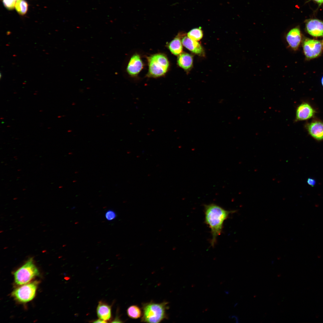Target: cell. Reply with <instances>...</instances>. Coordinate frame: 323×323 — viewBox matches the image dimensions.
Here are the masks:
<instances>
[{"instance_id":"obj_5","label":"cell","mask_w":323,"mask_h":323,"mask_svg":"<svg viewBox=\"0 0 323 323\" xmlns=\"http://www.w3.org/2000/svg\"><path fill=\"white\" fill-rule=\"evenodd\" d=\"M38 284V281H35L22 285L14 290L12 292V295L19 302L22 303L29 302L34 297Z\"/></svg>"},{"instance_id":"obj_19","label":"cell","mask_w":323,"mask_h":323,"mask_svg":"<svg viewBox=\"0 0 323 323\" xmlns=\"http://www.w3.org/2000/svg\"><path fill=\"white\" fill-rule=\"evenodd\" d=\"M3 3L5 7L9 10L13 9L16 4L14 0H3Z\"/></svg>"},{"instance_id":"obj_9","label":"cell","mask_w":323,"mask_h":323,"mask_svg":"<svg viewBox=\"0 0 323 323\" xmlns=\"http://www.w3.org/2000/svg\"><path fill=\"white\" fill-rule=\"evenodd\" d=\"M315 111L309 104L304 103L301 104L297 107L296 114V121L307 120L312 117Z\"/></svg>"},{"instance_id":"obj_22","label":"cell","mask_w":323,"mask_h":323,"mask_svg":"<svg viewBox=\"0 0 323 323\" xmlns=\"http://www.w3.org/2000/svg\"><path fill=\"white\" fill-rule=\"evenodd\" d=\"M107 322L100 319L94 320L93 322L94 323H106Z\"/></svg>"},{"instance_id":"obj_10","label":"cell","mask_w":323,"mask_h":323,"mask_svg":"<svg viewBox=\"0 0 323 323\" xmlns=\"http://www.w3.org/2000/svg\"><path fill=\"white\" fill-rule=\"evenodd\" d=\"M307 129L310 135L318 141L323 140V122L314 121L308 124Z\"/></svg>"},{"instance_id":"obj_12","label":"cell","mask_w":323,"mask_h":323,"mask_svg":"<svg viewBox=\"0 0 323 323\" xmlns=\"http://www.w3.org/2000/svg\"><path fill=\"white\" fill-rule=\"evenodd\" d=\"M182 45L192 52L199 55H203V49L197 41L192 40L188 36H185L182 39Z\"/></svg>"},{"instance_id":"obj_20","label":"cell","mask_w":323,"mask_h":323,"mask_svg":"<svg viewBox=\"0 0 323 323\" xmlns=\"http://www.w3.org/2000/svg\"><path fill=\"white\" fill-rule=\"evenodd\" d=\"M105 216L107 220L110 221L114 220L116 217V214L114 211L109 210L106 213Z\"/></svg>"},{"instance_id":"obj_16","label":"cell","mask_w":323,"mask_h":323,"mask_svg":"<svg viewBox=\"0 0 323 323\" xmlns=\"http://www.w3.org/2000/svg\"><path fill=\"white\" fill-rule=\"evenodd\" d=\"M128 316L131 319H136L142 315L140 308L137 305H132L129 307L127 310Z\"/></svg>"},{"instance_id":"obj_2","label":"cell","mask_w":323,"mask_h":323,"mask_svg":"<svg viewBox=\"0 0 323 323\" xmlns=\"http://www.w3.org/2000/svg\"><path fill=\"white\" fill-rule=\"evenodd\" d=\"M168 304L166 301L159 303L150 301L143 304L141 322L157 323L167 319L166 311L168 309Z\"/></svg>"},{"instance_id":"obj_28","label":"cell","mask_w":323,"mask_h":323,"mask_svg":"<svg viewBox=\"0 0 323 323\" xmlns=\"http://www.w3.org/2000/svg\"><path fill=\"white\" fill-rule=\"evenodd\" d=\"M322 45H323V41H322Z\"/></svg>"},{"instance_id":"obj_25","label":"cell","mask_w":323,"mask_h":323,"mask_svg":"<svg viewBox=\"0 0 323 323\" xmlns=\"http://www.w3.org/2000/svg\"><path fill=\"white\" fill-rule=\"evenodd\" d=\"M40 111V112H42V110H40V111Z\"/></svg>"},{"instance_id":"obj_17","label":"cell","mask_w":323,"mask_h":323,"mask_svg":"<svg viewBox=\"0 0 323 323\" xmlns=\"http://www.w3.org/2000/svg\"><path fill=\"white\" fill-rule=\"evenodd\" d=\"M203 32L201 28H196L190 31L187 34V36L191 39L197 41L202 37Z\"/></svg>"},{"instance_id":"obj_7","label":"cell","mask_w":323,"mask_h":323,"mask_svg":"<svg viewBox=\"0 0 323 323\" xmlns=\"http://www.w3.org/2000/svg\"><path fill=\"white\" fill-rule=\"evenodd\" d=\"M286 41L289 46L293 50H296L301 41V34L298 27H296L290 30L286 35Z\"/></svg>"},{"instance_id":"obj_13","label":"cell","mask_w":323,"mask_h":323,"mask_svg":"<svg viewBox=\"0 0 323 323\" xmlns=\"http://www.w3.org/2000/svg\"><path fill=\"white\" fill-rule=\"evenodd\" d=\"M97 313L99 319L106 321L109 320L111 317V307L105 302L100 301L97 308Z\"/></svg>"},{"instance_id":"obj_1","label":"cell","mask_w":323,"mask_h":323,"mask_svg":"<svg viewBox=\"0 0 323 323\" xmlns=\"http://www.w3.org/2000/svg\"><path fill=\"white\" fill-rule=\"evenodd\" d=\"M204 211L205 223L211 230V245L214 246L217 242V237L222 232L224 222L230 214L235 211L226 210L213 203L205 205Z\"/></svg>"},{"instance_id":"obj_26","label":"cell","mask_w":323,"mask_h":323,"mask_svg":"<svg viewBox=\"0 0 323 323\" xmlns=\"http://www.w3.org/2000/svg\"><path fill=\"white\" fill-rule=\"evenodd\" d=\"M4 119V118H1V119Z\"/></svg>"},{"instance_id":"obj_11","label":"cell","mask_w":323,"mask_h":323,"mask_svg":"<svg viewBox=\"0 0 323 323\" xmlns=\"http://www.w3.org/2000/svg\"><path fill=\"white\" fill-rule=\"evenodd\" d=\"M143 64L140 56L135 54L131 57L127 66V71L131 76L137 74L143 68Z\"/></svg>"},{"instance_id":"obj_21","label":"cell","mask_w":323,"mask_h":323,"mask_svg":"<svg viewBox=\"0 0 323 323\" xmlns=\"http://www.w3.org/2000/svg\"><path fill=\"white\" fill-rule=\"evenodd\" d=\"M307 184L312 187H314L316 184V181L312 178H308L307 180Z\"/></svg>"},{"instance_id":"obj_27","label":"cell","mask_w":323,"mask_h":323,"mask_svg":"<svg viewBox=\"0 0 323 323\" xmlns=\"http://www.w3.org/2000/svg\"><path fill=\"white\" fill-rule=\"evenodd\" d=\"M7 127H10V126H7Z\"/></svg>"},{"instance_id":"obj_3","label":"cell","mask_w":323,"mask_h":323,"mask_svg":"<svg viewBox=\"0 0 323 323\" xmlns=\"http://www.w3.org/2000/svg\"><path fill=\"white\" fill-rule=\"evenodd\" d=\"M149 77H158L162 76L167 72L169 63L167 57L162 54H157L148 58Z\"/></svg>"},{"instance_id":"obj_8","label":"cell","mask_w":323,"mask_h":323,"mask_svg":"<svg viewBox=\"0 0 323 323\" xmlns=\"http://www.w3.org/2000/svg\"><path fill=\"white\" fill-rule=\"evenodd\" d=\"M307 32L312 36L319 37L323 36V22L319 19L308 20L306 24Z\"/></svg>"},{"instance_id":"obj_15","label":"cell","mask_w":323,"mask_h":323,"mask_svg":"<svg viewBox=\"0 0 323 323\" xmlns=\"http://www.w3.org/2000/svg\"><path fill=\"white\" fill-rule=\"evenodd\" d=\"M182 44L180 39L176 37L170 42L168 48L170 52L174 55H178L181 54L183 49Z\"/></svg>"},{"instance_id":"obj_6","label":"cell","mask_w":323,"mask_h":323,"mask_svg":"<svg viewBox=\"0 0 323 323\" xmlns=\"http://www.w3.org/2000/svg\"><path fill=\"white\" fill-rule=\"evenodd\" d=\"M304 52L308 59L316 58L319 56L322 51V44L319 40L306 39L303 43Z\"/></svg>"},{"instance_id":"obj_14","label":"cell","mask_w":323,"mask_h":323,"mask_svg":"<svg viewBox=\"0 0 323 323\" xmlns=\"http://www.w3.org/2000/svg\"><path fill=\"white\" fill-rule=\"evenodd\" d=\"M193 58L190 54L183 52L179 55L177 58V63L181 68L185 70L190 69L192 67Z\"/></svg>"},{"instance_id":"obj_30","label":"cell","mask_w":323,"mask_h":323,"mask_svg":"<svg viewBox=\"0 0 323 323\" xmlns=\"http://www.w3.org/2000/svg\"><path fill=\"white\" fill-rule=\"evenodd\" d=\"M15 0V1H16V0H17V1H18V0Z\"/></svg>"},{"instance_id":"obj_23","label":"cell","mask_w":323,"mask_h":323,"mask_svg":"<svg viewBox=\"0 0 323 323\" xmlns=\"http://www.w3.org/2000/svg\"><path fill=\"white\" fill-rule=\"evenodd\" d=\"M319 5H321L323 3V0H313Z\"/></svg>"},{"instance_id":"obj_4","label":"cell","mask_w":323,"mask_h":323,"mask_svg":"<svg viewBox=\"0 0 323 323\" xmlns=\"http://www.w3.org/2000/svg\"><path fill=\"white\" fill-rule=\"evenodd\" d=\"M39 274L37 268L31 258L14 272L15 282L19 285L27 284Z\"/></svg>"},{"instance_id":"obj_29","label":"cell","mask_w":323,"mask_h":323,"mask_svg":"<svg viewBox=\"0 0 323 323\" xmlns=\"http://www.w3.org/2000/svg\"><path fill=\"white\" fill-rule=\"evenodd\" d=\"M51 128V127L48 128V129Z\"/></svg>"},{"instance_id":"obj_18","label":"cell","mask_w":323,"mask_h":323,"mask_svg":"<svg viewBox=\"0 0 323 323\" xmlns=\"http://www.w3.org/2000/svg\"><path fill=\"white\" fill-rule=\"evenodd\" d=\"M28 5L24 0H19L16 3L15 8L17 12L20 15H24L27 12Z\"/></svg>"},{"instance_id":"obj_24","label":"cell","mask_w":323,"mask_h":323,"mask_svg":"<svg viewBox=\"0 0 323 323\" xmlns=\"http://www.w3.org/2000/svg\"><path fill=\"white\" fill-rule=\"evenodd\" d=\"M321 83L322 86H323V76L322 77L321 79Z\"/></svg>"}]
</instances>
